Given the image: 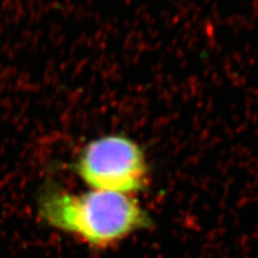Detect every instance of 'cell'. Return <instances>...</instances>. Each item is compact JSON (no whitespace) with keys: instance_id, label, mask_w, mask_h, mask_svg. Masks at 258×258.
I'll use <instances>...</instances> for the list:
<instances>
[{"instance_id":"obj_1","label":"cell","mask_w":258,"mask_h":258,"mask_svg":"<svg viewBox=\"0 0 258 258\" xmlns=\"http://www.w3.org/2000/svg\"><path fill=\"white\" fill-rule=\"evenodd\" d=\"M38 215L51 228L94 248L110 247L150 224L128 194L95 189L76 194L55 185L39 196Z\"/></svg>"},{"instance_id":"obj_2","label":"cell","mask_w":258,"mask_h":258,"mask_svg":"<svg viewBox=\"0 0 258 258\" xmlns=\"http://www.w3.org/2000/svg\"><path fill=\"white\" fill-rule=\"evenodd\" d=\"M76 171L88 187L128 194L147 186L148 167L141 148L134 140L110 135L87 143L76 163Z\"/></svg>"}]
</instances>
